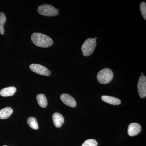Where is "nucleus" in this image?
I'll return each instance as SVG.
<instances>
[{
  "mask_svg": "<svg viewBox=\"0 0 146 146\" xmlns=\"http://www.w3.org/2000/svg\"><path fill=\"white\" fill-rule=\"evenodd\" d=\"M32 42L37 46L41 48H48L53 44L52 39L46 35L34 33L31 36Z\"/></svg>",
  "mask_w": 146,
  "mask_h": 146,
  "instance_id": "1",
  "label": "nucleus"
},
{
  "mask_svg": "<svg viewBox=\"0 0 146 146\" xmlns=\"http://www.w3.org/2000/svg\"><path fill=\"white\" fill-rule=\"evenodd\" d=\"M113 73L110 69L104 68L101 70L97 74V78L100 83L106 84L112 81Z\"/></svg>",
  "mask_w": 146,
  "mask_h": 146,
  "instance_id": "2",
  "label": "nucleus"
},
{
  "mask_svg": "<svg viewBox=\"0 0 146 146\" xmlns=\"http://www.w3.org/2000/svg\"><path fill=\"white\" fill-rule=\"evenodd\" d=\"M96 46V41L95 39L89 38L86 39L82 45L81 50L84 56H89L91 55Z\"/></svg>",
  "mask_w": 146,
  "mask_h": 146,
  "instance_id": "3",
  "label": "nucleus"
},
{
  "mask_svg": "<svg viewBox=\"0 0 146 146\" xmlns=\"http://www.w3.org/2000/svg\"><path fill=\"white\" fill-rule=\"evenodd\" d=\"M37 11L39 14L44 16H56L58 13L57 9L48 4L40 5L38 7Z\"/></svg>",
  "mask_w": 146,
  "mask_h": 146,
  "instance_id": "4",
  "label": "nucleus"
},
{
  "mask_svg": "<svg viewBox=\"0 0 146 146\" xmlns=\"http://www.w3.org/2000/svg\"><path fill=\"white\" fill-rule=\"evenodd\" d=\"M29 68L32 71L38 74L46 76H49L51 75L50 71L43 65L37 64H32L30 65Z\"/></svg>",
  "mask_w": 146,
  "mask_h": 146,
  "instance_id": "5",
  "label": "nucleus"
},
{
  "mask_svg": "<svg viewBox=\"0 0 146 146\" xmlns=\"http://www.w3.org/2000/svg\"><path fill=\"white\" fill-rule=\"evenodd\" d=\"M138 91L139 96L141 98H143L146 96V77L145 76H141L138 80Z\"/></svg>",
  "mask_w": 146,
  "mask_h": 146,
  "instance_id": "6",
  "label": "nucleus"
},
{
  "mask_svg": "<svg viewBox=\"0 0 146 146\" xmlns=\"http://www.w3.org/2000/svg\"><path fill=\"white\" fill-rule=\"evenodd\" d=\"M60 99L64 104L71 107H75L76 102L75 100L70 95L67 94H63L60 96Z\"/></svg>",
  "mask_w": 146,
  "mask_h": 146,
  "instance_id": "7",
  "label": "nucleus"
},
{
  "mask_svg": "<svg viewBox=\"0 0 146 146\" xmlns=\"http://www.w3.org/2000/svg\"><path fill=\"white\" fill-rule=\"evenodd\" d=\"M141 127L138 123H131L128 128V134L130 136H133L138 135L141 132Z\"/></svg>",
  "mask_w": 146,
  "mask_h": 146,
  "instance_id": "8",
  "label": "nucleus"
},
{
  "mask_svg": "<svg viewBox=\"0 0 146 146\" xmlns=\"http://www.w3.org/2000/svg\"><path fill=\"white\" fill-rule=\"evenodd\" d=\"M53 122L56 127L60 128L64 122V118L62 115L58 112H55L53 115Z\"/></svg>",
  "mask_w": 146,
  "mask_h": 146,
  "instance_id": "9",
  "label": "nucleus"
},
{
  "mask_svg": "<svg viewBox=\"0 0 146 146\" xmlns=\"http://www.w3.org/2000/svg\"><path fill=\"white\" fill-rule=\"evenodd\" d=\"M102 100L109 104L118 105L121 104V100L115 97L108 96H103L101 97Z\"/></svg>",
  "mask_w": 146,
  "mask_h": 146,
  "instance_id": "10",
  "label": "nucleus"
},
{
  "mask_svg": "<svg viewBox=\"0 0 146 146\" xmlns=\"http://www.w3.org/2000/svg\"><path fill=\"white\" fill-rule=\"evenodd\" d=\"M16 91V88L14 86L6 87L0 91V95L2 97L11 96L15 94Z\"/></svg>",
  "mask_w": 146,
  "mask_h": 146,
  "instance_id": "11",
  "label": "nucleus"
},
{
  "mask_svg": "<svg viewBox=\"0 0 146 146\" xmlns=\"http://www.w3.org/2000/svg\"><path fill=\"white\" fill-rule=\"evenodd\" d=\"M13 110L10 107H6L0 110V119H5L10 117Z\"/></svg>",
  "mask_w": 146,
  "mask_h": 146,
  "instance_id": "12",
  "label": "nucleus"
},
{
  "mask_svg": "<svg viewBox=\"0 0 146 146\" xmlns=\"http://www.w3.org/2000/svg\"><path fill=\"white\" fill-rule=\"evenodd\" d=\"M36 99L38 104L41 107L44 108L47 106L48 101L46 96L43 94H39L36 96Z\"/></svg>",
  "mask_w": 146,
  "mask_h": 146,
  "instance_id": "13",
  "label": "nucleus"
},
{
  "mask_svg": "<svg viewBox=\"0 0 146 146\" xmlns=\"http://www.w3.org/2000/svg\"><path fill=\"white\" fill-rule=\"evenodd\" d=\"M27 123L29 126L35 130H37L39 128L38 123L36 118L30 117L27 119Z\"/></svg>",
  "mask_w": 146,
  "mask_h": 146,
  "instance_id": "14",
  "label": "nucleus"
},
{
  "mask_svg": "<svg viewBox=\"0 0 146 146\" xmlns=\"http://www.w3.org/2000/svg\"><path fill=\"white\" fill-rule=\"evenodd\" d=\"M6 21V18L4 13L3 12L0 13V34H4V25Z\"/></svg>",
  "mask_w": 146,
  "mask_h": 146,
  "instance_id": "15",
  "label": "nucleus"
},
{
  "mask_svg": "<svg viewBox=\"0 0 146 146\" xmlns=\"http://www.w3.org/2000/svg\"><path fill=\"white\" fill-rule=\"evenodd\" d=\"M140 9L141 14L145 20H146V3L145 2L141 3L140 5Z\"/></svg>",
  "mask_w": 146,
  "mask_h": 146,
  "instance_id": "16",
  "label": "nucleus"
},
{
  "mask_svg": "<svg viewBox=\"0 0 146 146\" xmlns=\"http://www.w3.org/2000/svg\"><path fill=\"white\" fill-rule=\"evenodd\" d=\"M98 143L94 139H88L86 140L82 146H97Z\"/></svg>",
  "mask_w": 146,
  "mask_h": 146,
  "instance_id": "17",
  "label": "nucleus"
},
{
  "mask_svg": "<svg viewBox=\"0 0 146 146\" xmlns=\"http://www.w3.org/2000/svg\"><path fill=\"white\" fill-rule=\"evenodd\" d=\"M142 74V76L143 75V73H142V74Z\"/></svg>",
  "mask_w": 146,
  "mask_h": 146,
  "instance_id": "18",
  "label": "nucleus"
},
{
  "mask_svg": "<svg viewBox=\"0 0 146 146\" xmlns=\"http://www.w3.org/2000/svg\"><path fill=\"white\" fill-rule=\"evenodd\" d=\"M6 146V145H5V146Z\"/></svg>",
  "mask_w": 146,
  "mask_h": 146,
  "instance_id": "19",
  "label": "nucleus"
}]
</instances>
